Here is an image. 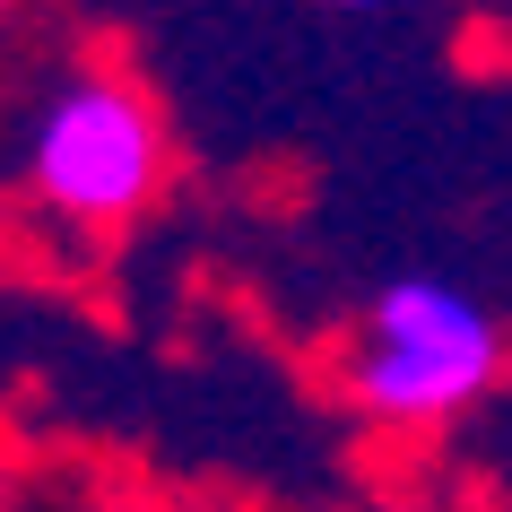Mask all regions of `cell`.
Returning a JSON list of instances; mask_svg holds the SVG:
<instances>
[{
    "label": "cell",
    "mask_w": 512,
    "mask_h": 512,
    "mask_svg": "<svg viewBox=\"0 0 512 512\" xmlns=\"http://www.w3.org/2000/svg\"><path fill=\"white\" fill-rule=\"evenodd\" d=\"M486 9H495V18H512V0H486Z\"/></svg>",
    "instance_id": "4"
},
{
    "label": "cell",
    "mask_w": 512,
    "mask_h": 512,
    "mask_svg": "<svg viewBox=\"0 0 512 512\" xmlns=\"http://www.w3.org/2000/svg\"><path fill=\"white\" fill-rule=\"evenodd\" d=\"M165 174H174V139H165L157 96L122 70H70V79L35 105L27 131V191L61 226L87 235H122L157 209Z\"/></svg>",
    "instance_id": "2"
},
{
    "label": "cell",
    "mask_w": 512,
    "mask_h": 512,
    "mask_svg": "<svg viewBox=\"0 0 512 512\" xmlns=\"http://www.w3.org/2000/svg\"><path fill=\"white\" fill-rule=\"evenodd\" d=\"M9 9H18V0H0V18H9Z\"/></svg>",
    "instance_id": "6"
},
{
    "label": "cell",
    "mask_w": 512,
    "mask_h": 512,
    "mask_svg": "<svg viewBox=\"0 0 512 512\" xmlns=\"http://www.w3.org/2000/svg\"><path fill=\"white\" fill-rule=\"evenodd\" d=\"M330 9H391V0H330Z\"/></svg>",
    "instance_id": "3"
},
{
    "label": "cell",
    "mask_w": 512,
    "mask_h": 512,
    "mask_svg": "<svg viewBox=\"0 0 512 512\" xmlns=\"http://www.w3.org/2000/svg\"><path fill=\"white\" fill-rule=\"evenodd\" d=\"M512 365L504 322L478 296H460L452 278H391L356 339L339 348V400L382 434H426L452 426L460 408H478Z\"/></svg>",
    "instance_id": "1"
},
{
    "label": "cell",
    "mask_w": 512,
    "mask_h": 512,
    "mask_svg": "<svg viewBox=\"0 0 512 512\" xmlns=\"http://www.w3.org/2000/svg\"><path fill=\"white\" fill-rule=\"evenodd\" d=\"M96 512H131V504H96Z\"/></svg>",
    "instance_id": "5"
}]
</instances>
